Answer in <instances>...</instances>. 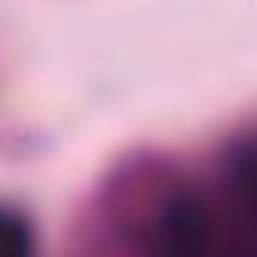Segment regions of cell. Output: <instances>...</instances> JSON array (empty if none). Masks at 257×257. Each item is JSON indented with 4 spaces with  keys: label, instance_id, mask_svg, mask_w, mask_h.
I'll return each instance as SVG.
<instances>
[{
    "label": "cell",
    "instance_id": "6da1fadb",
    "mask_svg": "<svg viewBox=\"0 0 257 257\" xmlns=\"http://www.w3.org/2000/svg\"><path fill=\"white\" fill-rule=\"evenodd\" d=\"M28 240L9 216H0V257H25Z\"/></svg>",
    "mask_w": 257,
    "mask_h": 257
},
{
    "label": "cell",
    "instance_id": "7a4b0ae2",
    "mask_svg": "<svg viewBox=\"0 0 257 257\" xmlns=\"http://www.w3.org/2000/svg\"><path fill=\"white\" fill-rule=\"evenodd\" d=\"M240 174H243V183H246V188H249L251 194L257 196V150L251 152V155L246 158L243 163H240Z\"/></svg>",
    "mask_w": 257,
    "mask_h": 257
}]
</instances>
